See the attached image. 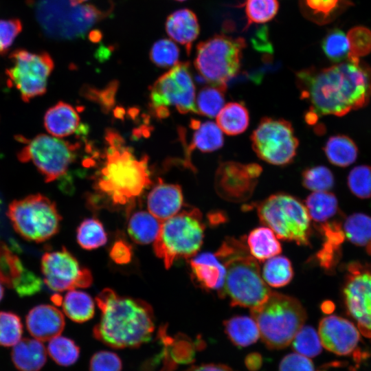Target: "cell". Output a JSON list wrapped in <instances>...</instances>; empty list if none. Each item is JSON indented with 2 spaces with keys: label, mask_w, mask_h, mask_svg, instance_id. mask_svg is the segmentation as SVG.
I'll use <instances>...</instances> for the list:
<instances>
[{
  "label": "cell",
  "mask_w": 371,
  "mask_h": 371,
  "mask_svg": "<svg viewBox=\"0 0 371 371\" xmlns=\"http://www.w3.org/2000/svg\"><path fill=\"white\" fill-rule=\"evenodd\" d=\"M247 244L250 254L261 262L278 256L282 251L278 237L268 227L253 229L247 236Z\"/></svg>",
  "instance_id": "obj_27"
},
{
  "label": "cell",
  "mask_w": 371,
  "mask_h": 371,
  "mask_svg": "<svg viewBox=\"0 0 371 371\" xmlns=\"http://www.w3.org/2000/svg\"><path fill=\"white\" fill-rule=\"evenodd\" d=\"M41 271L45 284L57 292L86 288L93 280L89 270L80 267L65 247L45 252L41 258Z\"/></svg>",
  "instance_id": "obj_16"
},
{
  "label": "cell",
  "mask_w": 371,
  "mask_h": 371,
  "mask_svg": "<svg viewBox=\"0 0 371 371\" xmlns=\"http://www.w3.org/2000/svg\"><path fill=\"white\" fill-rule=\"evenodd\" d=\"M348 186L360 199L371 197V166L360 165L353 168L348 176Z\"/></svg>",
  "instance_id": "obj_48"
},
{
  "label": "cell",
  "mask_w": 371,
  "mask_h": 371,
  "mask_svg": "<svg viewBox=\"0 0 371 371\" xmlns=\"http://www.w3.org/2000/svg\"><path fill=\"white\" fill-rule=\"evenodd\" d=\"M80 117L76 109L71 104L58 102L50 107L44 116V126L52 136L62 138L78 130Z\"/></svg>",
  "instance_id": "obj_23"
},
{
  "label": "cell",
  "mask_w": 371,
  "mask_h": 371,
  "mask_svg": "<svg viewBox=\"0 0 371 371\" xmlns=\"http://www.w3.org/2000/svg\"><path fill=\"white\" fill-rule=\"evenodd\" d=\"M179 49L172 39L161 38L150 48L149 58L153 63L159 67H170L178 63Z\"/></svg>",
  "instance_id": "obj_44"
},
{
  "label": "cell",
  "mask_w": 371,
  "mask_h": 371,
  "mask_svg": "<svg viewBox=\"0 0 371 371\" xmlns=\"http://www.w3.org/2000/svg\"><path fill=\"white\" fill-rule=\"evenodd\" d=\"M291 343L295 352L306 357H315L322 352L319 336L315 328L310 326H303Z\"/></svg>",
  "instance_id": "obj_43"
},
{
  "label": "cell",
  "mask_w": 371,
  "mask_h": 371,
  "mask_svg": "<svg viewBox=\"0 0 371 371\" xmlns=\"http://www.w3.org/2000/svg\"><path fill=\"white\" fill-rule=\"evenodd\" d=\"M346 269L343 296L347 313L361 333L371 338V263L352 261Z\"/></svg>",
  "instance_id": "obj_15"
},
{
  "label": "cell",
  "mask_w": 371,
  "mask_h": 371,
  "mask_svg": "<svg viewBox=\"0 0 371 371\" xmlns=\"http://www.w3.org/2000/svg\"><path fill=\"white\" fill-rule=\"evenodd\" d=\"M122 362L115 352L102 350L95 352L89 362V371H121Z\"/></svg>",
  "instance_id": "obj_49"
},
{
  "label": "cell",
  "mask_w": 371,
  "mask_h": 371,
  "mask_svg": "<svg viewBox=\"0 0 371 371\" xmlns=\"http://www.w3.org/2000/svg\"><path fill=\"white\" fill-rule=\"evenodd\" d=\"M279 371H315L312 361L298 353L286 355L280 361Z\"/></svg>",
  "instance_id": "obj_52"
},
{
  "label": "cell",
  "mask_w": 371,
  "mask_h": 371,
  "mask_svg": "<svg viewBox=\"0 0 371 371\" xmlns=\"http://www.w3.org/2000/svg\"><path fill=\"white\" fill-rule=\"evenodd\" d=\"M249 123V114L242 102L226 104L216 115V124L228 135H236L246 131Z\"/></svg>",
  "instance_id": "obj_29"
},
{
  "label": "cell",
  "mask_w": 371,
  "mask_h": 371,
  "mask_svg": "<svg viewBox=\"0 0 371 371\" xmlns=\"http://www.w3.org/2000/svg\"><path fill=\"white\" fill-rule=\"evenodd\" d=\"M300 98L309 104L306 121L324 115L344 116L366 106L371 98V68L348 58L329 67H310L296 73Z\"/></svg>",
  "instance_id": "obj_1"
},
{
  "label": "cell",
  "mask_w": 371,
  "mask_h": 371,
  "mask_svg": "<svg viewBox=\"0 0 371 371\" xmlns=\"http://www.w3.org/2000/svg\"><path fill=\"white\" fill-rule=\"evenodd\" d=\"M250 138L254 151L268 164L286 166L293 161L297 154L299 141L287 120L263 117Z\"/></svg>",
  "instance_id": "obj_13"
},
{
  "label": "cell",
  "mask_w": 371,
  "mask_h": 371,
  "mask_svg": "<svg viewBox=\"0 0 371 371\" xmlns=\"http://www.w3.org/2000/svg\"><path fill=\"white\" fill-rule=\"evenodd\" d=\"M116 89L117 82H113L103 90L89 88L86 94L88 98L100 103L104 109H107L114 104Z\"/></svg>",
  "instance_id": "obj_53"
},
{
  "label": "cell",
  "mask_w": 371,
  "mask_h": 371,
  "mask_svg": "<svg viewBox=\"0 0 371 371\" xmlns=\"http://www.w3.org/2000/svg\"><path fill=\"white\" fill-rule=\"evenodd\" d=\"M348 58L360 59L371 52V30L363 25L352 27L347 33Z\"/></svg>",
  "instance_id": "obj_47"
},
{
  "label": "cell",
  "mask_w": 371,
  "mask_h": 371,
  "mask_svg": "<svg viewBox=\"0 0 371 371\" xmlns=\"http://www.w3.org/2000/svg\"><path fill=\"white\" fill-rule=\"evenodd\" d=\"M150 107L159 118L170 114L174 107L180 113H196L195 86L188 62L178 63L153 85Z\"/></svg>",
  "instance_id": "obj_11"
},
{
  "label": "cell",
  "mask_w": 371,
  "mask_h": 371,
  "mask_svg": "<svg viewBox=\"0 0 371 371\" xmlns=\"http://www.w3.org/2000/svg\"><path fill=\"white\" fill-rule=\"evenodd\" d=\"M302 176L304 187L313 192L328 191L334 186L332 172L324 166L308 168L302 172Z\"/></svg>",
  "instance_id": "obj_46"
},
{
  "label": "cell",
  "mask_w": 371,
  "mask_h": 371,
  "mask_svg": "<svg viewBox=\"0 0 371 371\" xmlns=\"http://www.w3.org/2000/svg\"><path fill=\"white\" fill-rule=\"evenodd\" d=\"M247 29L252 23H265L276 14L279 4L277 0H243Z\"/></svg>",
  "instance_id": "obj_41"
},
{
  "label": "cell",
  "mask_w": 371,
  "mask_h": 371,
  "mask_svg": "<svg viewBox=\"0 0 371 371\" xmlns=\"http://www.w3.org/2000/svg\"><path fill=\"white\" fill-rule=\"evenodd\" d=\"M293 274L290 260L283 256H276L268 259L261 273L265 283L276 288L288 284L292 280Z\"/></svg>",
  "instance_id": "obj_34"
},
{
  "label": "cell",
  "mask_w": 371,
  "mask_h": 371,
  "mask_svg": "<svg viewBox=\"0 0 371 371\" xmlns=\"http://www.w3.org/2000/svg\"><path fill=\"white\" fill-rule=\"evenodd\" d=\"M87 0H71L72 3L74 4H82Z\"/></svg>",
  "instance_id": "obj_59"
},
{
  "label": "cell",
  "mask_w": 371,
  "mask_h": 371,
  "mask_svg": "<svg viewBox=\"0 0 371 371\" xmlns=\"http://www.w3.org/2000/svg\"><path fill=\"white\" fill-rule=\"evenodd\" d=\"M192 278L203 289L221 292L225 268L216 254L205 252L195 255L190 261Z\"/></svg>",
  "instance_id": "obj_21"
},
{
  "label": "cell",
  "mask_w": 371,
  "mask_h": 371,
  "mask_svg": "<svg viewBox=\"0 0 371 371\" xmlns=\"http://www.w3.org/2000/svg\"><path fill=\"white\" fill-rule=\"evenodd\" d=\"M65 314L72 321L82 323L91 319L95 311L94 302L87 293L71 289L62 301Z\"/></svg>",
  "instance_id": "obj_32"
},
{
  "label": "cell",
  "mask_w": 371,
  "mask_h": 371,
  "mask_svg": "<svg viewBox=\"0 0 371 371\" xmlns=\"http://www.w3.org/2000/svg\"><path fill=\"white\" fill-rule=\"evenodd\" d=\"M245 46V41L241 37L215 35L197 45L195 68L211 85L227 89V82L240 69Z\"/></svg>",
  "instance_id": "obj_9"
},
{
  "label": "cell",
  "mask_w": 371,
  "mask_h": 371,
  "mask_svg": "<svg viewBox=\"0 0 371 371\" xmlns=\"http://www.w3.org/2000/svg\"><path fill=\"white\" fill-rule=\"evenodd\" d=\"M215 254L225 268L221 297H228L232 306L250 309L267 299L271 291L262 279L257 260L243 240L226 238Z\"/></svg>",
  "instance_id": "obj_4"
},
{
  "label": "cell",
  "mask_w": 371,
  "mask_h": 371,
  "mask_svg": "<svg viewBox=\"0 0 371 371\" xmlns=\"http://www.w3.org/2000/svg\"><path fill=\"white\" fill-rule=\"evenodd\" d=\"M262 359L261 355L258 352H252L249 354L245 360V363L247 368L251 371H256L262 366Z\"/></svg>",
  "instance_id": "obj_56"
},
{
  "label": "cell",
  "mask_w": 371,
  "mask_h": 371,
  "mask_svg": "<svg viewBox=\"0 0 371 371\" xmlns=\"http://www.w3.org/2000/svg\"><path fill=\"white\" fill-rule=\"evenodd\" d=\"M42 286L39 277L25 269L20 279L13 286V289L21 297L30 296L38 292Z\"/></svg>",
  "instance_id": "obj_51"
},
{
  "label": "cell",
  "mask_w": 371,
  "mask_h": 371,
  "mask_svg": "<svg viewBox=\"0 0 371 371\" xmlns=\"http://www.w3.org/2000/svg\"><path fill=\"white\" fill-rule=\"evenodd\" d=\"M77 241L85 249H93L104 245L107 236L102 224L95 218L84 220L77 229Z\"/></svg>",
  "instance_id": "obj_39"
},
{
  "label": "cell",
  "mask_w": 371,
  "mask_h": 371,
  "mask_svg": "<svg viewBox=\"0 0 371 371\" xmlns=\"http://www.w3.org/2000/svg\"><path fill=\"white\" fill-rule=\"evenodd\" d=\"M110 11L90 4H74L71 0H37L34 4L40 27L47 36L56 39L83 37Z\"/></svg>",
  "instance_id": "obj_6"
},
{
  "label": "cell",
  "mask_w": 371,
  "mask_h": 371,
  "mask_svg": "<svg viewBox=\"0 0 371 371\" xmlns=\"http://www.w3.org/2000/svg\"><path fill=\"white\" fill-rule=\"evenodd\" d=\"M176 1H186V0H176Z\"/></svg>",
  "instance_id": "obj_61"
},
{
  "label": "cell",
  "mask_w": 371,
  "mask_h": 371,
  "mask_svg": "<svg viewBox=\"0 0 371 371\" xmlns=\"http://www.w3.org/2000/svg\"><path fill=\"white\" fill-rule=\"evenodd\" d=\"M165 27L170 39L184 46L190 54L200 30L196 14L187 8L176 10L167 17Z\"/></svg>",
  "instance_id": "obj_22"
},
{
  "label": "cell",
  "mask_w": 371,
  "mask_h": 371,
  "mask_svg": "<svg viewBox=\"0 0 371 371\" xmlns=\"http://www.w3.org/2000/svg\"><path fill=\"white\" fill-rule=\"evenodd\" d=\"M25 269L18 256L0 241V282L13 288Z\"/></svg>",
  "instance_id": "obj_40"
},
{
  "label": "cell",
  "mask_w": 371,
  "mask_h": 371,
  "mask_svg": "<svg viewBox=\"0 0 371 371\" xmlns=\"http://www.w3.org/2000/svg\"><path fill=\"white\" fill-rule=\"evenodd\" d=\"M324 150L328 161L339 167L350 166L358 156V148L355 142L344 135L331 136L326 142Z\"/></svg>",
  "instance_id": "obj_31"
},
{
  "label": "cell",
  "mask_w": 371,
  "mask_h": 371,
  "mask_svg": "<svg viewBox=\"0 0 371 371\" xmlns=\"http://www.w3.org/2000/svg\"><path fill=\"white\" fill-rule=\"evenodd\" d=\"M25 145L18 153L22 162L32 161L46 182H52L64 175L74 161L78 143H71L60 138L40 134L25 139Z\"/></svg>",
  "instance_id": "obj_12"
},
{
  "label": "cell",
  "mask_w": 371,
  "mask_h": 371,
  "mask_svg": "<svg viewBox=\"0 0 371 371\" xmlns=\"http://www.w3.org/2000/svg\"><path fill=\"white\" fill-rule=\"evenodd\" d=\"M181 188L176 184L159 182L147 198L148 212L163 222L177 214L183 205Z\"/></svg>",
  "instance_id": "obj_20"
},
{
  "label": "cell",
  "mask_w": 371,
  "mask_h": 371,
  "mask_svg": "<svg viewBox=\"0 0 371 371\" xmlns=\"http://www.w3.org/2000/svg\"><path fill=\"white\" fill-rule=\"evenodd\" d=\"M226 88L211 85L201 89L196 98V113L214 117L225 105Z\"/></svg>",
  "instance_id": "obj_37"
},
{
  "label": "cell",
  "mask_w": 371,
  "mask_h": 371,
  "mask_svg": "<svg viewBox=\"0 0 371 371\" xmlns=\"http://www.w3.org/2000/svg\"><path fill=\"white\" fill-rule=\"evenodd\" d=\"M324 243L315 255V259L324 269L333 271L338 264L341 255V244L345 236L339 232L326 231L322 234Z\"/></svg>",
  "instance_id": "obj_35"
},
{
  "label": "cell",
  "mask_w": 371,
  "mask_h": 371,
  "mask_svg": "<svg viewBox=\"0 0 371 371\" xmlns=\"http://www.w3.org/2000/svg\"><path fill=\"white\" fill-rule=\"evenodd\" d=\"M305 206L311 219L319 223L327 222L339 210L335 195L328 191L311 193L305 201Z\"/></svg>",
  "instance_id": "obj_33"
},
{
  "label": "cell",
  "mask_w": 371,
  "mask_h": 371,
  "mask_svg": "<svg viewBox=\"0 0 371 371\" xmlns=\"http://www.w3.org/2000/svg\"><path fill=\"white\" fill-rule=\"evenodd\" d=\"M105 139V160L94 188L113 205L132 203L151 184L148 157L137 159L115 131L108 130Z\"/></svg>",
  "instance_id": "obj_3"
},
{
  "label": "cell",
  "mask_w": 371,
  "mask_h": 371,
  "mask_svg": "<svg viewBox=\"0 0 371 371\" xmlns=\"http://www.w3.org/2000/svg\"><path fill=\"white\" fill-rule=\"evenodd\" d=\"M366 249L367 253L371 256V243H370L368 246L366 247Z\"/></svg>",
  "instance_id": "obj_60"
},
{
  "label": "cell",
  "mask_w": 371,
  "mask_h": 371,
  "mask_svg": "<svg viewBox=\"0 0 371 371\" xmlns=\"http://www.w3.org/2000/svg\"><path fill=\"white\" fill-rule=\"evenodd\" d=\"M184 371H236L230 367L220 363H203L194 365Z\"/></svg>",
  "instance_id": "obj_55"
},
{
  "label": "cell",
  "mask_w": 371,
  "mask_h": 371,
  "mask_svg": "<svg viewBox=\"0 0 371 371\" xmlns=\"http://www.w3.org/2000/svg\"><path fill=\"white\" fill-rule=\"evenodd\" d=\"M322 345L337 355L351 353L359 341V333L349 320L337 315L323 317L319 324Z\"/></svg>",
  "instance_id": "obj_18"
},
{
  "label": "cell",
  "mask_w": 371,
  "mask_h": 371,
  "mask_svg": "<svg viewBox=\"0 0 371 371\" xmlns=\"http://www.w3.org/2000/svg\"><path fill=\"white\" fill-rule=\"evenodd\" d=\"M12 361L19 371H39L47 361V348L36 339L25 338L13 346Z\"/></svg>",
  "instance_id": "obj_24"
},
{
  "label": "cell",
  "mask_w": 371,
  "mask_h": 371,
  "mask_svg": "<svg viewBox=\"0 0 371 371\" xmlns=\"http://www.w3.org/2000/svg\"><path fill=\"white\" fill-rule=\"evenodd\" d=\"M190 126L194 133L192 142L186 150L189 161L190 155L195 148L203 153H210L223 146L224 143L223 133L216 123L210 121L201 122L198 120L192 119Z\"/></svg>",
  "instance_id": "obj_25"
},
{
  "label": "cell",
  "mask_w": 371,
  "mask_h": 371,
  "mask_svg": "<svg viewBox=\"0 0 371 371\" xmlns=\"http://www.w3.org/2000/svg\"><path fill=\"white\" fill-rule=\"evenodd\" d=\"M10 59L11 65L5 71L8 84L18 90L23 101L27 102L45 93L54 67L47 53L17 49L11 53Z\"/></svg>",
  "instance_id": "obj_14"
},
{
  "label": "cell",
  "mask_w": 371,
  "mask_h": 371,
  "mask_svg": "<svg viewBox=\"0 0 371 371\" xmlns=\"http://www.w3.org/2000/svg\"><path fill=\"white\" fill-rule=\"evenodd\" d=\"M322 50L332 62L339 63L349 56V46L346 35L339 29L329 31L322 43Z\"/></svg>",
  "instance_id": "obj_42"
},
{
  "label": "cell",
  "mask_w": 371,
  "mask_h": 371,
  "mask_svg": "<svg viewBox=\"0 0 371 371\" xmlns=\"http://www.w3.org/2000/svg\"><path fill=\"white\" fill-rule=\"evenodd\" d=\"M3 292H4L3 287L2 286V285L0 283V302H1V299L3 298Z\"/></svg>",
  "instance_id": "obj_58"
},
{
  "label": "cell",
  "mask_w": 371,
  "mask_h": 371,
  "mask_svg": "<svg viewBox=\"0 0 371 371\" xmlns=\"http://www.w3.org/2000/svg\"><path fill=\"white\" fill-rule=\"evenodd\" d=\"M102 315L94 337L116 349L137 348L148 342L155 329L151 306L139 299L120 296L105 289L95 298Z\"/></svg>",
  "instance_id": "obj_2"
},
{
  "label": "cell",
  "mask_w": 371,
  "mask_h": 371,
  "mask_svg": "<svg viewBox=\"0 0 371 371\" xmlns=\"http://www.w3.org/2000/svg\"><path fill=\"white\" fill-rule=\"evenodd\" d=\"M7 215L14 230L30 241L44 242L60 229L61 216L55 203L41 194L13 201Z\"/></svg>",
  "instance_id": "obj_10"
},
{
  "label": "cell",
  "mask_w": 371,
  "mask_h": 371,
  "mask_svg": "<svg viewBox=\"0 0 371 371\" xmlns=\"http://www.w3.org/2000/svg\"><path fill=\"white\" fill-rule=\"evenodd\" d=\"M204 232L200 211L196 208L184 210L161 222L154 242L155 253L168 269L175 260L196 254L202 246Z\"/></svg>",
  "instance_id": "obj_7"
},
{
  "label": "cell",
  "mask_w": 371,
  "mask_h": 371,
  "mask_svg": "<svg viewBox=\"0 0 371 371\" xmlns=\"http://www.w3.org/2000/svg\"><path fill=\"white\" fill-rule=\"evenodd\" d=\"M47 352L57 364L62 366L74 364L80 356V348L75 341L60 335L49 340Z\"/></svg>",
  "instance_id": "obj_38"
},
{
  "label": "cell",
  "mask_w": 371,
  "mask_h": 371,
  "mask_svg": "<svg viewBox=\"0 0 371 371\" xmlns=\"http://www.w3.org/2000/svg\"><path fill=\"white\" fill-rule=\"evenodd\" d=\"M225 332L237 347H246L254 344L260 337V332L252 317L236 315L223 322Z\"/></svg>",
  "instance_id": "obj_28"
},
{
  "label": "cell",
  "mask_w": 371,
  "mask_h": 371,
  "mask_svg": "<svg viewBox=\"0 0 371 371\" xmlns=\"http://www.w3.org/2000/svg\"><path fill=\"white\" fill-rule=\"evenodd\" d=\"M23 28L18 19H0V55L5 54Z\"/></svg>",
  "instance_id": "obj_50"
},
{
  "label": "cell",
  "mask_w": 371,
  "mask_h": 371,
  "mask_svg": "<svg viewBox=\"0 0 371 371\" xmlns=\"http://www.w3.org/2000/svg\"><path fill=\"white\" fill-rule=\"evenodd\" d=\"M262 170L257 164L222 162L215 173L216 190L220 196L227 201H245L252 195Z\"/></svg>",
  "instance_id": "obj_17"
},
{
  "label": "cell",
  "mask_w": 371,
  "mask_h": 371,
  "mask_svg": "<svg viewBox=\"0 0 371 371\" xmlns=\"http://www.w3.org/2000/svg\"><path fill=\"white\" fill-rule=\"evenodd\" d=\"M110 257L117 264H126L131 260L132 249L126 242L117 240L110 250Z\"/></svg>",
  "instance_id": "obj_54"
},
{
  "label": "cell",
  "mask_w": 371,
  "mask_h": 371,
  "mask_svg": "<svg viewBox=\"0 0 371 371\" xmlns=\"http://www.w3.org/2000/svg\"><path fill=\"white\" fill-rule=\"evenodd\" d=\"M250 312L262 341L270 349L287 347L306 319L305 309L296 298L272 291Z\"/></svg>",
  "instance_id": "obj_5"
},
{
  "label": "cell",
  "mask_w": 371,
  "mask_h": 371,
  "mask_svg": "<svg viewBox=\"0 0 371 371\" xmlns=\"http://www.w3.org/2000/svg\"><path fill=\"white\" fill-rule=\"evenodd\" d=\"M23 335L21 318L10 311H0V346L11 347L16 344Z\"/></svg>",
  "instance_id": "obj_45"
},
{
  "label": "cell",
  "mask_w": 371,
  "mask_h": 371,
  "mask_svg": "<svg viewBox=\"0 0 371 371\" xmlns=\"http://www.w3.org/2000/svg\"><path fill=\"white\" fill-rule=\"evenodd\" d=\"M161 221L149 212L134 213L128 223V233L136 243L148 244L155 242L158 236Z\"/></svg>",
  "instance_id": "obj_30"
},
{
  "label": "cell",
  "mask_w": 371,
  "mask_h": 371,
  "mask_svg": "<svg viewBox=\"0 0 371 371\" xmlns=\"http://www.w3.org/2000/svg\"><path fill=\"white\" fill-rule=\"evenodd\" d=\"M25 324L34 339L45 341L60 335L65 323L59 309L49 304H40L28 312Z\"/></svg>",
  "instance_id": "obj_19"
},
{
  "label": "cell",
  "mask_w": 371,
  "mask_h": 371,
  "mask_svg": "<svg viewBox=\"0 0 371 371\" xmlns=\"http://www.w3.org/2000/svg\"><path fill=\"white\" fill-rule=\"evenodd\" d=\"M345 237L357 246H368L371 243V217L362 213L351 214L343 225Z\"/></svg>",
  "instance_id": "obj_36"
},
{
  "label": "cell",
  "mask_w": 371,
  "mask_h": 371,
  "mask_svg": "<svg viewBox=\"0 0 371 371\" xmlns=\"http://www.w3.org/2000/svg\"><path fill=\"white\" fill-rule=\"evenodd\" d=\"M300 5L308 19L318 25H325L334 21L353 3L351 0H300Z\"/></svg>",
  "instance_id": "obj_26"
},
{
  "label": "cell",
  "mask_w": 371,
  "mask_h": 371,
  "mask_svg": "<svg viewBox=\"0 0 371 371\" xmlns=\"http://www.w3.org/2000/svg\"><path fill=\"white\" fill-rule=\"evenodd\" d=\"M257 212L261 223L278 238L299 245L309 244L311 218L298 199L284 193L274 194L258 205Z\"/></svg>",
  "instance_id": "obj_8"
},
{
  "label": "cell",
  "mask_w": 371,
  "mask_h": 371,
  "mask_svg": "<svg viewBox=\"0 0 371 371\" xmlns=\"http://www.w3.org/2000/svg\"><path fill=\"white\" fill-rule=\"evenodd\" d=\"M321 308L323 312L326 313H330L331 312L333 311L335 308H334V304L331 302L327 301V302H324L322 304Z\"/></svg>",
  "instance_id": "obj_57"
}]
</instances>
